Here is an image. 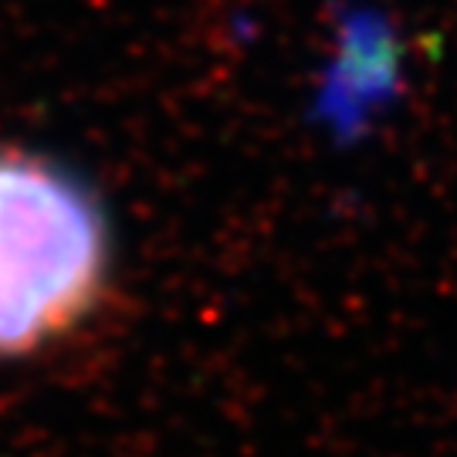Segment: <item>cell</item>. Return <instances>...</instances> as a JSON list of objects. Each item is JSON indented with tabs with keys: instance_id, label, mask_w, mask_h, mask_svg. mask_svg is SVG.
<instances>
[{
	"instance_id": "cell-1",
	"label": "cell",
	"mask_w": 457,
	"mask_h": 457,
	"mask_svg": "<svg viewBox=\"0 0 457 457\" xmlns=\"http://www.w3.org/2000/svg\"><path fill=\"white\" fill-rule=\"evenodd\" d=\"M109 217L82 177L0 149V360L65 339L109 288Z\"/></svg>"
}]
</instances>
